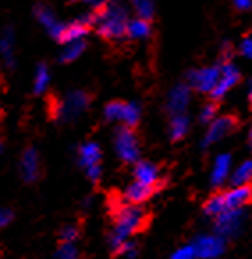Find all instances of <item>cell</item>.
Listing matches in <instances>:
<instances>
[{
	"label": "cell",
	"mask_w": 252,
	"mask_h": 259,
	"mask_svg": "<svg viewBox=\"0 0 252 259\" xmlns=\"http://www.w3.org/2000/svg\"><path fill=\"white\" fill-rule=\"evenodd\" d=\"M149 220H151V215L146 209L135 208V206H124L117 202V208L114 209V233L110 236L114 250L119 245L124 243V240L130 234L144 231Z\"/></svg>",
	"instance_id": "cell-1"
},
{
	"label": "cell",
	"mask_w": 252,
	"mask_h": 259,
	"mask_svg": "<svg viewBox=\"0 0 252 259\" xmlns=\"http://www.w3.org/2000/svg\"><path fill=\"white\" fill-rule=\"evenodd\" d=\"M93 23L96 25L98 34L105 39H117L126 34L128 25V11L124 6L108 4L93 15Z\"/></svg>",
	"instance_id": "cell-2"
},
{
	"label": "cell",
	"mask_w": 252,
	"mask_h": 259,
	"mask_svg": "<svg viewBox=\"0 0 252 259\" xmlns=\"http://www.w3.org/2000/svg\"><path fill=\"white\" fill-rule=\"evenodd\" d=\"M115 149L122 162H135L139 158V141L134 130L128 126L119 130L115 135Z\"/></svg>",
	"instance_id": "cell-3"
},
{
	"label": "cell",
	"mask_w": 252,
	"mask_h": 259,
	"mask_svg": "<svg viewBox=\"0 0 252 259\" xmlns=\"http://www.w3.org/2000/svg\"><path fill=\"white\" fill-rule=\"evenodd\" d=\"M89 25H93V16L86 20H80V22H73L68 25H59L55 23L50 29L52 36L55 37L61 43H73V41H78L80 37H83L89 30Z\"/></svg>",
	"instance_id": "cell-4"
},
{
	"label": "cell",
	"mask_w": 252,
	"mask_h": 259,
	"mask_svg": "<svg viewBox=\"0 0 252 259\" xmlns=\"http://www.w3.org/2000/svg\"><path fill=\"white\" fill-rule=\"evenodd\" d=\"M240 126L236 115L229 114V115H222L220 119H217L208 130V135H206V144H213V142L220 141V139L227 137L229 134H233L234 130Z\"/></svg>",
	"instance_id": "cell-5"
},
{
	"label": "cell",
	"mask_w": 252,
	"mask_h": 259,
	"mask_svg": "<svg viewBox=\"0 0 252 259\" xmlns=\"http://www.w3.org/2000/svg\"><path fill=\"white\" fill-rule=\"evenodd\" d=\"M238 82H240V73H238V69L234 68L233 64L226 62V64L222 66V69H220L219 82H217V85L213 87V91L209 94H212L213 100H219V98H222L224 94Z\"/></svg>",
	"instance_id": "cell-6"
},
{
	"label": "cell",
	"mask_w": 252,
	"mask_h": 259,
	"mask_svg": "<svg viewBox=\"0 0 252 259\" xmlns=\"http://www.w3.org/2000/svg\"><path fill=\"white\" fill-rule=\"evenodd\" d=\"M220 76L219 68H208V69H199V71L190 73V83L194 89L201 91V93H212L213 87L217 85Z\"/></svg>",
	"instance_id": "cell-7"
},
{
	"label": "cell",
	"mask_w": 252,
	"mask_h": 259,
	"mask_svg": "<svg viewBox=\"0 0 252 259\" xmlns=\"http://www.w3.org/2000/svg\"><path fill=\"white\" fill-rule=\"evenodd\" d=\"M89 101H91V96L87 93H82V91L71 93L66 98L64 103H61V115H64V119L75 117L80 112L86 110Z\"/></svg>",
	"instance_id": "cell-8"
},
{
	"label": "cell",
	"mask_w": 252,
	"mask_h": 259,
	"mask_svg": "<svg viewBox=\"0 0 252 259\" xmlns=\"http://www.w3.org/2000/svg\"><path fill=\"white\" fill-rule=\"evenodd\" d=\"M192 248H194V254L199 255V257L212 259L224 252V241L215 236H204L199 238Z\"/></svg>",
	"instance_id": "cell-9"
},
{
	"label": "cell",
	"mask_w": 252,
	"mask_h": 259,
	"mask_svg": "<svg viewBox=\"0 0 252 259\" xmlns=\"http://www.w3.org/2000/svg\"><path fill=\"white\" fill-rule=\"evenodd\" d=\"M162 187H163V181H160V183H156V185H144V183L135 181V183L130 185L128 190H126V199L130 202H134V204L135 202H144V201H148L151 195H155Z\"/></svg>",
	"instance_id": "cell-10"
},
{
	"label": "cell",
	"mask_w": 252,
	"mask_h": 259,
	"mask_svg": "<svg viewBox=\"0 0 252 259\" xmlns=\"http://www.w3.org/2000/svg\"><path fill=\"white\" fill-rule=\"evenodd\" d=\"M224 195V204L226 209H240L243 204L250 201V187L248 185H241V187H234L229 192H222Z\"/></svg>",
	"instance_id": "cell-11"
},
{
	"label": "cell",
	"mask_w": 252,
	"mask_h": 259,
	"mask_svg": "<svg viewBox=\"0 0 252 259\" xmlns=\"http://www.w3.org/2000/svg\"><path fill=\"white\" fill-rule=\"evenodd\" d=\"M241 224V211L240 209H231L222 211L217 215V231L220 234H233Z\"/></svg>",
	"instance_id": "cell-12"
},
{
	"label": "cell",
	"mask_w": 252,
	"mask_h": 259,
	"mask_svg": "<svg viewBox=\"0 0 252 259\" xmlns=\"http://www.w3.org/2000/svg\"><path fill=\"white\" fill-rule=\"evenodd\" d=\"M188 98H190V91H188V87L178 85L169 96V110L173 112V114L180 115L181 112L187 108Z\"/></svg>",
	"instance_id": "cell-13"
},
{
	"label": "cell",
	"mask_w": 252,
	"mask_h": 259,
	"mask_svg": "<svg viewBox=\"0 0 252 259\" xmlns=\"http://www.w3.org/2000/svg\"><path fill=\"white\" fill-rule=\"evenodd\" d=\"M23 176L27 181H36L39 178V158H37L36 149H27L22 160Z\"/></svg>",
	"instance_id": "cell-14"
},
{
	"label": "cell",
	"mask_w": 252,
	"mask_h": 259,
	"mask_svg": "<svg viewBox=\"0 0 252 259\" xmlns=\"http://www.w3.org/2000/svg\"><path fill=\"white\" fill-rule=\"evenodd\" d=\"M134 174H135V180H137L139 183H144V185H156V183H160L158 169H156V167L153 165V163H149V162L137 163Z\"/></svg>",
	"instance_id": "cell-15"
},
{
	"label": "cell",
	"mask_w": 252,
	"mask_h": 259,
	"mask_svg": "<svg viewBox=\"0 0 252 259\" xmlns=\"http://www.w3.org/2000/svg\"><path fill=\"white\" fill-rule=\"evenodd\" d=\"M100 158H101V151L94 142H89V144L82 146V149H80V163H82V165H86V167L98 165Z\"/></svg>",
	"instance_id": "cell-16"
},
{
	"label": "cell",
	"mask_w": 252,
	"mask_h": 259,
	"mask_svg": "<svg viewBox=\"0 0 252 259\" xmlns=\"http://www.w3.org/2000/svg\"><path fill=\"white\" fill-rule=\"evenodd\" d=\"M149 32H151V25H149L148 20L139 18L134 20V22H128V25H126V34L130 37H134V39L149 36Z\"/></svg>",
	"instance_id": "cell-17"
},
{
	"label": "cell",
	"mask_w": 252,
	"mask_h": 259,
	"mask_svg": "<svg viewBox=\"0 0 252 259\" xmlns=\"http://www.w3.org/2000/svg\"><path fill=\"white\" fill-rule=\"evenodd\" d=\"M139 117H141V108L135 103H122V112H121V121H124V124L128 128L137 126Z\"/></svg>",
	"instance_id": "cell-18"
},
{
	"label": "cell",
	"mask_w": 252,
	"mask_h": 259,
	"mask_svg": "<svg viewBox=\"0 0 252 259\" xmlns=\"http://www.w3.org/2000/svg\"><path fill=\"white\" fill-rule=\"evenodd\" d=\"M229 155H222L219 156V160H217L215 163V169H213V176H212V181L215 185H220L224 180H226L227 172H229Z\"/></svg>",
	"instance_id": "cell-19"
},
{
	"label": "cell",
	"mask_w": 252,
	"mask_h": 259,
	"mask_svg": "<svg viewBox=\"0 0 252 259\" xmlns=\"http://www.w3.org/2000/svg\"><path fill=\"white\" fill-rule=\"evenodd\" d=\"M187 130H188V119L181 114L176 115L173 119V122H171V137H173V141L183 139L185 134H187Z\"/></svg>",
	"instance_id": "cell-20"
},
{
	"label": "cell",
	"mask_w": 252,
	"mask_h": 259,
	"mask_svg": "<svg viewBox=\"0 0 252 259\" xmlns=\"http://www.w3.org/2000/svg\"><path fill=\"white\" fill-rule=\"evenodd\" d=\"M204 211L208 213V215H212V217H217V215H220L222 211H226V204H224V195H222V192H220V194L212 195V197H209L208 201H206Z\"/></svg>",
	"instance_id": "cell-21"
},
{
	"label": "cell",
	"mask_w": 252,
	"mask_h": 259,
	"mask_svg": "<svg viewBox=\"0 0 252 259\" xmlns=\"http://www.w3.org/2000/svg\"><path fill=\"white\" fill-rule=\"evenodd\" d=\"M83 48H86V43L83 41H73L71 45H68V48H66L64 52H62L61 55V61L62 62H71L75 61V59H78V55L83 52Z\"/></svg>",
	"instance_id": "cell-22"
},
{
	"label": "cell",
	"mask_w": 252,
	"mask_h": 259,
	"mask_svg": "<svg viewBox=\"0 0 252 259\" xmlns=\"http://www.w3.org/2000/svg\"><path fill=\"white\" fill-rule=\"evenodd\" d=\"M250 170H252V163L250 162H245L240 165V169L234 172L233 176V185L236 187H241V185H248L250 181Z\"/></svg>",
	"instance_id": "cell-23"
},
{
	"label": "cell",
	"mask_w": 252,
	"mask_h": 259,
	"mask_svg": "<svg viewBox=\"0 0 252 259\" xmlns=\"http://www.w3.org/2000/svg\"><path fill=\"white\" fill-rule=\"evenodd\" d=\"M134 6L142 20H149L155 13V0H134Z\"/></svg>",
	"instance_id": "cell-24"
},
{
	"label": "cell",
	"mask_w": 252,
	"mask_h": 259,
	"mask_svg": "<svg viewBox=\"0 0 252 259\" xmlns=\"http://www.w3.org/2000/svg\"><path fill=\"white\" fill-rule=\"evenodd\" d=\"M48 80H50V76H48V69L45 64H41L39 68H37V73H36V93H43L45 87H47Z\"/></svg>",
	"instance_id": "cell-25"
},
{
	"label": "cell",
	"mask_w": 252,
	"mask_h": 259,
	"mask_svg": "<svg viewBox=\"0 0 252 259\" xmlns=\"http://www.w3.org/2000/svg\"><path fill=\"white\" fill-rule=\"evenodd\" d=\"M36 15H37V18H39V22L41 23H45V25L48 27V29H52V27L55 25V20H54V15H52V11L50 9H47L45 6H39V8L36 9Z\"/></svg>",
	"instance_id": "cell-26"
},
{
	"label": "cell",
	"mask_w": 252,
	"mask_h": 259,
	"mask_svg": "<svg viewBox=\"0 0 252 259\" xmlns=\"http://www.w3.org/2000/svg\"><path fill=\"white\" fill-rule=\"evenodd\" d=\"M121 112H122V103L121 101H112L107 105L105 108V117L108 121H114V119H121Z\"/></svg>",
	"instance_id": "cell-27"
},
{
	"label": "cell",
	"mask_w": 252,
	"mask_h": 259,
	"mask_svg": "<svg viewBox=\"0 0 252 259\" xmlns=\"http://www.w3.org/2000/svg\"><path fill=\"white\" fill-rule=\"evenodd\" d=\"M57 259H78V252L71 243H62L57 250Z\"/></svg>",
	"instance_id": "cell-28"
},
{
	"label": "cell",
	"mask_w": 252,
	"mask_h": 259,
	"mask_svg": "<svg viewBox=\"0 0 252 259\" xmlns=\"http://www.w3.org/2000/svg\"><path fill=\"white\" fill-rule=\"evenodd\" d=\"M217 110H219V107H217V103H208L204 108L201 110V121L202 122H208L213 119V115L217 114Z\"/></svg>",
	"instance_id": "cell-29"
},
{
	"label": "cell",
	"mask_w": 252,
	"mask_h": 259,
	"mask_svg": "<svg viewBox=\"0 0 252 259\" xmlns=\"http://www.w3.org/2000/svg\"><path fill=\"white\" fill-rule=\"evenodd\" d=\"M61 236H62V240H64V243H69V241H73L78 236V229H76V227H64Z\"/></svg>",
	"instance_id": "cell-30"
},
{
	"label": "cell",
	"mask_w": 252,
	"mask_h": 259,
	"mask_svg": "<svg viewBox=\"0 0 252 259\" xmlns=\"http://www.w3.org/2000/svg\"><path fill=\"white\" fill-rule=\"evenodd\" d=\"M194 248L192 247H187V248H181L180 252H176L173 259H194Z\"/></svg>",
	"instance_id": "cell-31"
},
{
	"label": "cell",
	"mask_w": 252,
	"mask_h": 259,
	"mask_svg": "<svg viewBox=\"0 0 252 259\" xmlns=\"http://www.w3.org/2000/svg\"><path fill=\"white\" fill-rule=\"evenodd\" d=\"M241 54H243L245 57H250V54H252L250 37H245V39H243V43H241Z\"/></svg>",
	"instance_id": "cell-32"
},
{
	"label": "cell",
	"mask_w": 252,
	"mask_h": 259,
	"mask_svg": "<svg viewBox=\"0 0 252 259\" xmlns=\"http://www.w3.org/2000/svg\"><path fill=\"white\" fill-rule=\"evenodd\" d=\"M9 220H11V211H8V209H0V227L6 226Z\"/></svg>",
	"instance_id": "cell-33"
},
{
	"label": "cell",
	"mask_w": 252,
	"mask_h": 259,
	"mask_svg": "<svg viewBox=\"0 0 252 259\" xmlns=\"http://www.w3.org/2000/svg\"><path fill=\"white\" fill-rule=\"evenodd\" d=\"M87 172H89V178H91V180L96 181L98 178H100V167H98V165H91V167H87Z\"/></svg>",
	"instance_id": "cell-34"
},
{
	"label": "cell",
	"mask_w": 252,
	"mask_h": 259,
	"mask_svg": "<svg viewBox=\"0 0 252 259\" xmlns=\"http://www.w3.org/2000/svg\"><path fill=\"white\" fill-rule=\"evenodd\" d=\"M234 6L238 9H248L250 8V0H234Z\"/></svg>",
	"instance_id": "cell-35"
},
{
	"label": "cell",
	"mask_w": 252,
	"mask_h": 259,
	"mask_svg": "<svg viewBox=\"0 0 252 259\" xmlns=\"http://www.w3.org/2000/svg\"><path fill=\"white\" fill-rule=\"evenodd\" d=\"M0 149H2V146H0Z\"/></svg>",
	"instance_id": "cell-36"
}]
</instances>
